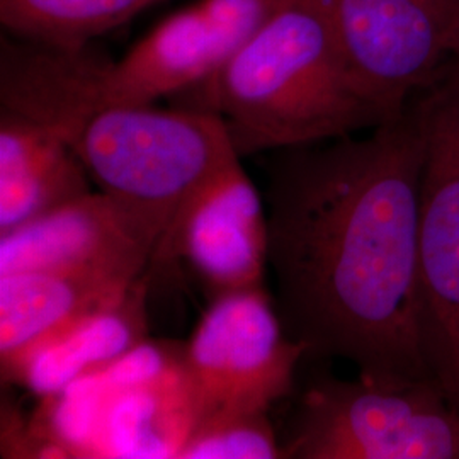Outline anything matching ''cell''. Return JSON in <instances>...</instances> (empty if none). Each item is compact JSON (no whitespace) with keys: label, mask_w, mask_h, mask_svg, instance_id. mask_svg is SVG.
<instances>
[{"label":"cell","mask_w":459,"mask_h":459,"mask_svg":"<svg viewBox=\"0 0 459 459\" xmlns=\"http://www.w3.org/2000/svg\"><path fill=\"white\" fill-rule=\"evenodd\" d=\"M424 153L415 96L364 138L278 150L267 167V267L282 327L307 356L344 359L375 383L432 377L417 293Z\"/></svg>","instance_id":"1"},{"label":"cell","mask_w":459,"mask_h":459,"mask_svg":"<svg viewBox=\"0 0 459 459\" xmlns=\"http://www.w3.org/2000/svg\"><path fill=\"white\" fill-rule=\"evenodd\" d=\"M181 96L179 108L223 117L240 157L337 140L388 121L352 79L322 0L286 4Z\"/></svg>","instance_id":"2"},{"label":"cell","mask_w":459,"mask_h":459,"mask_svg":"<svg viewBox=\"0 0 459 459\" xmlns=\"http://www.w3.org/2000/svg\"><path fill=\"white\" fill-rule=\"evenodd\" d=\"M197 424L184 347L134 345L65 390L30 422L38 458H179Z\"/></svg>","instance_id":"3"},{"label":"cell","mask_w":459,"mask_h":459,"mask_svg":"<svg viewBox=\"0 0 459 459\" xmlns=\"http://www.w3.org/2000/svg\"><path fill=\"white\" fill-rule=\"evenodd\" d=\"M68 143L99 191L143 220L160 242L186 201L242 159L221 116L153 104L100 108Z\"/></svg>","instance_id":"4"},{"label":"cell","mask_w":459,"mask_h":459,"mask_svg":"<svg viewBox=\"0 0 459 459\" xmlns=\"http://www.w3.org/2000/svg\"><path fill=\"white\" fill-rule=\"evenodd\" d=\"M284 458L459 459V409L429 377L320 379L303 394Z\"/></svg>","instance_id":"5"},{"label":"cell","mask_w":459,"mask_h":459,"mask_svg":"<svg viewBox=\"0 0 459 459\" xmlns=\"http://www.w3.org/2000/svg\"><path fill=\"white\" fill-rule=\"evenodd\" d=\"M417 293L422 354L459 409V79L424 92Z\"/></svg>","instance_id":"6"},{"label":"cell","mask_w":459,"mask_h":459,"mask_svg":"<svg viewBox=\"0 0 459 459\" xmlns=\"http://www.w3.org/2000/svg\"><path fill=\"white\" fill-rule=\"evenodd\" d=\"M352 79L394 119L451 72L459 0H322Z\"/></svg>","instance_id":"7"},{"label":"cell","mask_w":459,"mask_h":459,"mask_svg":"<svg viewBox=\"0 0 459 459\" xmlns=\"http://www.w3.org/2000/svg\"><path fill=\"white\" fill-rule=\"evenodd\" d=\"M303 358L264 288L214 298L184 345L197 424L218 413H267L291 394Z\"/></svg>","instance_id":"8"},{"label":"cell","mask_w":459,"mask_h":459,"mask_svg":"<svg viewBox=\"0 0 459 459\" xmlns=\"http://www.w3.org/2000/svg\"><path fill=\"white\" fill-rule=\"evenodd\" d=\"M267 240L264 196L238 159L186 201L148 267L184 261L214 299L264 288Z\"/></svg>","instance_id":"9"},{"label":"cell","mask_w":459,"mask_h":459,"mask_svg":"<svg viewBox=\"0 0 459 459\" xmlns=\"http://www.w3.org/2000/svg\"><path fill=\"white\" fill-rule=\"evenodd\" d=\"M160 235L104 193H87L64 206L0 233V274L75 271L142 278Z\"/></svg>","instance_id":"10"},{"label":"cell","mask_w":459,"mask_h":459,"mask_svg":"<svg viewBox=\"0 0 459 459\" xmlns=\"http://www.w3.org/2000/svg\"><path fill=\"white\" fill-rule=\"evenodd\" d=\"M230 51L199 4L159 22L117 62L87 47L79 53L83 96L91 113L108 106H147L178 98L204 82Z\"/></svg>","instance_id":"11"},{"label":"cell","mask_w":459,"mask_h":459,"mask_svg":"<svg viewBox=\"0 0 459 459\" xmlns=\"http://www.w3.org/2000/svg\"><path fill=\"white\" fill-rule=\"evenodd\" d=\"M150 279L152 274L147 271L115 305L87 313L36 341L2 366L4 379L16 381L45 398L65 390L79 377L98 371L143 342Z\"/></svg>","instance_id":"12"},{"label":"cell","mask_w":459,"mask_h":459,"mask_svg":"<svg viewBox=\"0 0 459 459\" xmlns=\"http://www.w3.org/2000/svg\"><path fill=\"white\" fill-rule=\"evenodd\" d=\"M91 182L60 134L0 109V233L91 193Z\"/></svg>","instance_id":"13"},{"label":"cell","mask_w":459,"mask_h":459,"mask_svg":"<svg viewBox=\"0 0 459 459\" xmlns=\"http://www.w3.org/2000/svg\"><path fill=\"white\" fill-rule=\"evenodd\" d=\"M138 279L75 271L0 274V364L83 315L115 305Z\"/></svg>","instance_id":"14"},{"label":"cell","mask_w":459,"mask_h":459,"mask_svg":"<svg viewBox=\"0 0 459 459\" xmlns=\"http://www.w3.org/2000/svg\"><path fill=\"white\" fill-rule=\"evenodd\" d=\"M160 0H0V22L17 39L85 48Z\"/></svg>","instance_id":"15"},{"label":"cell","mask_w":459,"mask_h":459,"mask_svg":"<svg viewBox=\"0 0 459 459\" xmlns=\"http://www.w3.org/2000/svg\"><path fill=\"white\" fill-rule=\"evenodd\" d=\"M284 458L267 413H218L201 420L179 459Z\"/></svg>","instance_id":"16"},{"label":"cell","mask_w":459,"mask_h":459,"mask_svg":"<svg viewBox=\"0 0 459 459\" xmlns=\"http://www.w3.org/2000/svg\"><path fill=\"white\" fill-rule=\"evenodd\" d=\"M451 74L453 75H456L459 79V47L458 51H456V55H455V58H453V66H451Z\"/></svg>","instance_id":"17"}]
</instances>
